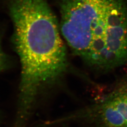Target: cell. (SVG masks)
<instances>
[{
    "label": "cell",
    "mask_w": 127,
    "mask_h": 127,
    "mask_svg": "<svg viewBox=\"0 0 127 127\" xmlns=\"http://www.w3.org/2000/svg\"><path fill=\"white\" fill-rule=\"evenodd\" d=\"M12 42L21 64L13 127H28L40 97L64 75L66 49L59 25L46 0H11Z\"/></svg>",
    "instance_id": "6da1fadb"
},
{
    "label": "cell",
    "mask_w": 127,
    "mask_h": 127,
    "mask_svg": "<svg viewBox=\"0 0 127 127\" xmlns=\"http://www.w3.org/2000/svg\"><path fill=\"white\" fill-rule=\"evenodd\" d=\"M59 28L73 54L91 67L127 64L125 0H60Z\"/></svg>",
    "instance_id": "7a4b0ae2"
},
{
    "label": "cell",
    "mask_w": 127,
    "mask_h": 127,
    "mask_svg": "<svg viewBox=\"0 0 127 127\" xmlns=\"http://www.w3.org/2000/svg\"><path fill=\"white\" fill-rule=\"evenodd\" d=\"M70 123L86 127H127V84L116 87L91 104L51 120L53 126Z\"/></svg>",
    "instance_id": "3957f363"
},
{
    "label": "cell",
    "mask_w": 127,
    "mask_h": 127,
    "mask_svg": "<svg viewBox=\"0 0 127 127\" xmlns=\"http://www.w3.org/2000/svg\"><path fill=\"white\" fill-rule=\"evenodd\" d=\"M9 59L2 50L1 39L0 35V73L5 70L9 65Z\"/></svg>",
    "instance_id": "277c9868"
},
{
    "label": "cell",
    "mask_w": 127,
    "mask_h": 127,
    "mask_svg": "<svg viewBox=\"0 0 127 127\" xmlns=\"http://www.w3.org/2000/svg\"><path fill=\"white\" fill-rule=\"evenodd\" d=\"M62 126H63V127H70L69 126H68L67 124H64V125H62Z\"/></svg>",
    "instance_id": "5b68a950"
}]
</instances>
